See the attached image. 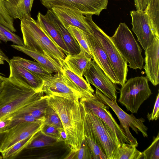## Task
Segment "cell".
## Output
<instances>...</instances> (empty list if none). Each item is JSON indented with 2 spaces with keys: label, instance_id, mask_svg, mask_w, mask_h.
Wrapping results in <instances>:
<instances>
[{
  "label": "cell",
  "instance_id": "1",
  "mask_svg": "<svg viewBox=\"0 0 159 159\" xmlns=\"http://www.w3.org/2000/svg\"><path fill=\"white\" fill-rule=\"evenodd\" d=\"M47 101L61 120L66 136L65 144L70 152H77L85 139L84 121L80 99L72 100L48 96Z\"/></svg>",
  "mask_w": 159,
  "mask_h": 159
},
{
  "label": "cell",
  "instance_id": "39",
  "mask_svg": "<svg viewBox=\"0 0 159 159\" xmlns=\"http://www.w3.org/2000/svg\"><path fill=\"white\" fill-rule=\"evenodd\" d=\"M159 116V93L157 96L156 101L152 112L150 114L148 113L147 117L149 120H157Z\"/></svg>",
  "mask_w": 159,
  "mask_h": 159
},
{
  "label": "cell",
  "instance_id": "30",
  "mask_svg": "<svg viewBox=\"0 0 159 159\" xmlns=\"http://www.w3.org/2000/svg\"><path fill=\"white\" fill-rule=\"evenodd\" d=\"M66 29L78 43L80 47V52L86 54L93 59L86 38V34L79 29L72 26H69Z\"/></svg>",
  "mask_w": 159,
  "mask_h": 159
},
{
  "label": "cell",
  "instance_id": "42",
  "mask_svg": "<svg viewBox=\"0 0 159 159\" xmlns=\"http://www.w3.org/2000/svg\"><path fill=\"white\" fill-rule=\"evenodd\" d=\"M7 132L0 133V153H1L2 147Z\"/></svg>",
  "mask_w": 159,
  "mask_h": 159
},
{
  "label": "cell",
  "instance_id": "24",
  "mask_svg": "<svg viewBox=\"0 0 159 159\" xmlns=\"http://www.w3.org/2000/svg\"><path fill=\"white\" fill-rule=\"evenodd\" d=\"M92 58L86 54L80 52L76 54L66 55L63 62L72 71L83 77Z\"/></svg>",
  "mask_w": 159,
  "mask_h": 159
},
{
  "label": "cell",
  "instance_id": "25",
  "mask_svg": "<svg viewBox=\"0 0 159 159\" xmlns=\"http://www.w3.org/2000/svg\"><path fill=\"white\" fill-rule=\"evenodd\" d=\"M83 119L85 139L91 151L93 159H107L102 147L91 127L84 117Z\"/></svg>",
  "mask_w": 159,
  "mask_h": 159
},
{
  "label": "cell",
  "instance_id": "19",
  "mask_svg": "<svg viewBox=\"0 0 159 159\" xmlns=\"http://www.w3.org/2000/svg\"><path fill=\"white\" fill-rule=\"evenodd\" d=\"M37 23L47 35L66 54H69L59 32L52 20L46 14L39 12L37 16Z\"/></svg>",
  "mask_w": 159,
  "mask_h": 159
},
{
  "label": "cell",
  "instance_id": "26",
  "mask_svg": "<svg viewBox=\"0 0 159 159\" xmlns=\"http://www.w3.org/2000/svg\"><path fill=\"white\" fill-rule=\"evenodd\" d=\"M18 64L41 78L43 81L52 76V73L37 62L18 56L11 59Z\"/></svg>",
  "mask_w": 159,
  "mask_h": 159
},
{
  "label": "cell",
  "instance_id": "41",
  "mask_svg": "<svg viewBox=\"0 0 159 159\" xmlns=\"http://www.w3.org/2000/svg\"><path fill=\"white\" fill-rule=\"evenodd\" d=\"M150 0H134L136 10L144 11L146 8Z\"/></svg>",
  "mask_w": 159,
  "mask_h": 159
},
{
  "label": "cell",
  "instance_id": "18",
  "mask_svg": "<svg viewBox=\"0 0 159 159\" xmlns=\"http://www.w3.org/2000/svg\"><path fill=\"white\" fill-rule=\"evenodd\" d=\"M8 64L10 75L23 80L36 90L41 91L44 82L41 78L20 65L11 59L10 60Z\"/></svg>",
  "mask_w": 159,
  "mask_h": 159
},
{
  "label": "cell",
  "instance_id": "20",
  "mask_svg": "<svg viewBox=\"0 0 159 159\" xmlns=\"http://www.w3.org/2000/svg\"><path fill=\"white\" fill-rule=\"evenodd\" d=\"M13 19L20 20L31 16L34 0H1Z\"/></svg>",
  "mask_w": 159,
  "mask_h": 159
},
{
  "label": "cell",
  "instance_id": "35",
  "mask_svg": "<svg viewBox=\"0 0 159 159\" xmlns=\"http://www.w3.org/2000/svg\"><path fill=\"white\" fill-rule=\"evenodd\" d=\"M13 19L11 17L0 0V24L9 29L12 32H16L14 25Z\"/></svg>",
  "mask_w": 159,
  "mask_h": 159
},
{
  "label": "cell",
  "instance_id": "31",
  "mask_svg": "<svg viewBox=\"0 0 159 159\" xmlns=\"http://www.w3.org/2000/svg\"><path fill=\"white\" fill-rule=\"evenodd\" d=\"M36 133L24 140L17 142L8 149L1 152L3 159H15L16 156L33 139Z\"/></svg>",
  "mask_w": 159,
  "mask_h": 159
},
{
  "label": "cell",
  "instance_id": "2",
  "mask_svg": "<svg viewBox=\"0 0 159 159\" xmlns=\"http://www.w3.org/2000/svg\"><path fill=\"white\" fill-rule=\"evenodd\" d=\"M44 93L22 80L9 75L5 77L0 92V120L13 114Z\"/></svg>",
  "mask_w": 159,
  "mask_h": 159
},
{
  "label": "cell",
  "instance_id": "4",
  "mask_svg": "<svg viewBox=\"0 0 159 159\" xmlns=\"http://www.w3.org/2000/svg\"><path fill=\"white\" fill-rule=\"evenodd\" d=\"M111 39L130 68L141 70L144 59L142 49L132 32L125 23H120Z\"/></svg>",
  "mask_w": 159,
  "mask_h": 159
},
{
  "label": "cell",
  "instance_id": "33",
  "mask_svg": "<svg viewBox=\"0 0 159 159\" xmlns=\"http://www.w3.org/2000/svg\"><path fill=\"white\" fill-rule=\"evenodd\" d=\"M44 116V125L53 127L57 129L60 132L64 130L58 115L49 105L45 110Z\"/></svg>",
  "mask_w": 159,
  "mask_h": 159
},
{
  "label": "cell",
  "instance_id": "16",
  "mask_svg": "<svg viewBox=\"0 0 159 159\" xmlns=\"http://www.w3.org/2000/svg\"><path fill=\"white\" fill-rule=\"evenodd\" d=\"M85 36L93 59L113 83L119 84L113 68L103 49L92 34H85Z\"/></svg>",
  "mask_w": 159,
  "mask_h": 159
},
{
  "label": "cell",
  "instance_id": "49",
  "mask_svg": "<svg viewBox=\"0 0 159 159\" xmlns=\"http://www.w3.org/2000/svg\"><path fill=\"white\" fill-rule=\"evenodd\" d=\"M0 159H3L2 157V155H0Z\"/></svg>",
  "mask_w": 159,
  "mask_h": 159
},
{
  "label": "cell",
  "instance_id": "28",
  "mask_svg": "<svg viewBox=\"0 0 159 159\" xmlns=\"http://www.w3.org/2000/svg\"><path fill=\"white\" fill-rule=\"evenodd\" d=\"M146 8L152 32L159 38V0H150Z\"/></svg>",
  "mask_w": 159,
  "mask_h": 159
},
{
  "label": "cell",
  "instance_id": "36",
  "mask_svg": "<svg viewBox=\"0 0 159 159\" xmlns=\"http://www.w3.org/2000/svg\"><path fill=\"white\" fill-rule=\"evenodd\" d=\"M0 31L7 41H11L16 45L24 46L22 39L9 29L0 24Z\"/></svg>",
  "mask_w": 159,
  "mask_h": 159
},
{
  "label": "cell",
  "instance_id": "34",
  "mask_svg": "<svg viewBox=\"0 0 159 159\" xmlns=\"http://www.w3.org/2000/svg\"><path fill=\"white\" fill-rule=\"evenodd\" d=\"M143 159H159V134L153 137L151 144L143 152Z\"/></svg>",
  "mask_w": 159,
  "mask_h": 159
},
{
  "label": "cell",
  "instance_id": "46",
  "mask_svg": "<svg viewBox=\"0 0 159 159\" xmlns=\"http://www.w3.org/2000/svg\"><path fill=\"white\" fill-rule=\"evenodd\" d=\"M5 77L2 76L0 73V82H2L3 81Z\"/></svg>",
  "mask_w": 159,
  "mask_h": 159
},
{
  "label": "cell",
  "instance_id": "8",
  "mask_svg": "<svg viewBox=\"0 0 159 159\" xmlns=\"http://www.w3.org/2000/svg\"><path fill=\"white\" fill-rule=\"evenodd\" d=\"M84 118L91 129L102 147L107 159H114L117 148L116 140L108 127L93 111L80 102Z\"/></svg>",
  "mask_w": 159,
  "mask_h": 159
},
{
  "label": "cell",
  "instance_id": "15",
  "mask_svg": "<svg viewBox=\"0 0 159 159\" xmlns=\"http://www.w3.org/2000/svg\"><path fill=\"white\" fill-rule=\"evenodd\" d=\"M52 12L63 26L77 28L88 34H91L92 30L88 24L85 16L73 10L60 6H54Z\"/></svg>",
  "mask_w": 159,
  "mask_h": 159
},
{
  "label": "cell",
  "instance_id": "12",
  "mask_svg": "<svg viewBox=\"0 0 159 159\" xmlns=\"http://www.w3.org/2000/svg\"><path fill=\"white\" fill-rule=\"evenodd\" d=\"M83 75L89 84H92L109 99L116 101V86L93 60L90 62Z\"/></svg>",
  "mask_w": 159,
  "mask_h": 159
},
{
  "label": "cell",
  "instance_id": "38",
  "mask_svg": "<svg viewBox=\"0 0 159 159\" xmlns=\"http://www.w3.org/2000/svg\"><path fill=\"white\" fill-rule=\"evenodd\" d=\"M75 159H93L91 151L86 143L85 139L83 142L80 149L77 152Z\"/></svg>",
  "mask_w": 159,
  "mask_h": 159
},
{
  "label": "cell",
  "instance_id": "23",
  "mask_svg": "<svg viewBox=\"0 0 159 159\" xmlns=\"http://www.w3.org/2000/svg\"><path fill=\"white\" fill-rule=\"evenodd\" d=\"M61 66L62 73L81 93L83 98H89L94 96V90L83 77L72 71L63 61Z\"/></svg>",
  "mask_w": 159,
  "mask_h": 159
},
{
  "label": "cell",
  "instance_id": "14",
  "mask_svg": "<svg viewBox=\"0 0 159 159\" xmlns=\"http://www.w3.org/2000/svg\"><path fill=\"white\" fill-rule=\"evenodd\" d=\"M132 18V30L137 38L143 48L146 50L152 44L155 37L151 30L146 8L144 11H130Z\"/></svg>",
  "mask_w": 159,
  "mask_h": 159
},
{
  "label": "cell",
  "instance_id": "17",
  "mask_svg": "<svg viewBox=\"0 0 159 159\" xmlns=\"http://www.w3.org/2000/svg\"><path fill=\"white\" fill-rule=\"evenodd\" d=\"M146 77L154 86L159 83V38L155 37L152 44L145 50Z\"/></svg>",
  "mask_w": 159,
  "mask_h": 159
},
{
  "label": "cell",
  "instance_id": "37",
  "mask_svg": "<svg viewBox=\"0 0 159 159\" xmlns=\"http://www.w3.org/2000/svg\"><path fill=\"white\" fill-rule=\"evenodd\" d=\"M40 132L42 134L55 139L57 143L63 141L60 132L53 127L44 125Z\"/></svg>",
  "mask_w": 159,
  "mask_h": 159
},
{
  "label": "cell",
  "instance_id": "43",
  "mask_svg": "<svg viewBox=\"0 0 159 159\" xmlns=\"http://www.w3.org/2000/svg\"><path fill=\"white\" fill-rule=\"evenodd\" d=\"M0 58L3 59L4 61H6L9 63L10 60L9 59L8 57L3 52L2 50L0 48Z\"/></svg>",
  "mask_w": 159,
  "mask_h": 159
},
{
  "label": "cell",
  "instance_id": "5",
  "mask_svg": "<svg viewBox=\"0 0 159 159\" xmlns=\"http://www.w3.org/2000/svg\"><path fill=\"white\" fill-rule=\"evenodd\" d=\"M85 16L88 24L92 30V34L105 52L119 84L122 86L127 80L128 71L127 62L122 56L112 41L111 37L106 34L93 21L92 16L88 15Z\"/></svg>",
  "mask_w": 159,
  "mask_h": 159
},
{
  "label": "cell",
  "instance_id": "6",
  "mask_svg": "<svg viewBox=\"0 0 159 159\" xmlns=\"http://www.w3.org/2000/svg\"><path fill=\"white\" fill-rule=\"evenodd\" d=\"M147 78L141 76L126 81L120 90L118 102L132 113H137L144 101L152 94Z\"/></svg>",
  "mask_w": 159,
  "mask_h": 159
},
{
  "label": "cell",
  "instance_id": "50",
  "mask_svg": "<svg viewBox=\"0 0 159 159\" xmlns=\"http://www.w3.org/2000/svg\"><path fill=\"white\" fill-rule=\"evenodd\" d=\"M1 43V40L0 39V43Z\"/></svg>",
  "mask_w": 159,
  "mask_h": 159
},
{
  "label": "cell",
  "instance_id": "48",
  "mask_svg": "<svg viewBox=\"0 0 159 159\" xmlns=\"http://www.w3.org/2000/svg\"><path fill=\"white\" fill-rule=\"evenodd\" d=\"M2 82H0V92L2 89Z\"/></svg>",
  "mask_w": 159,
  "mask_h": 159
},
{
  "label": "cell",
  "instance_id": "10",
  "mask_svg": "<svg viewBox=\"0 0 159 159\" xmlns=\"http://www.w3.org/2000/svg\"><path fill=\"white\" fill-rule=\"evenodd\" d=\"M48 9L54 6L67 8L84 16H99L101 11L107 9L108 0H40Z\"/></svg>",
  "mask_w": 159,
  "mask_h": 159
},
{
  "label": "cell",
  "instance_id": "27",
  "mask_svg": "<svg viewBox=\"0 0 159 159\" xmlns=\"http://www.w3.org/2000/svg\"><path fill=\"white\" fill-rule=\"evenodd\" d=\"M48 96L44 94L21 109L22 111L37 119L44 117L45 110L48 106Z\"/></svg>",
  "mask_w": 159,
  "mask_h": 159
},
{
  "label": "cell",
  "instance_id": "21",
  "mask_svg": "<svg viewBox=\"0 0 159 159\" xmlns=\"http://www.w3.org/2000/svg\"><path fill=\"white\" fill-rule=\"evenodd\" d=\"M11 46L31 57L51 73H62V66L55 59L40 52L29 49L24 46L13 44L11 45Z\"/></svg>",
  "mask_w": 159,
  "mask_h": 159
},
{
  "label": "cell",
  "instance_id": "40",
  "mask_svg": "<svg viewBox=\"0 0 159 159\" xmlns=\"http://www.w3.org/2000/svg\"><path fill=\"white\" fill-rule=\"evenodd\" d=\"M11 120L9 117L0 120V133L7 132L10 128Z\"/></svg>",
  "mask_w": 159,
  "mask_h": 159
},
{
  "label": "cell",
  "instance_id": "47",
  "mask_svg": "<svg viewBox=\"0 0 159 159\" xmlns=\"http://www.w3.org/2000/svg\"><path fill=\"white\" fill-rule=\"evenodd\" d=\"M4 61L3 59L0 58V64H4Z\"/></svg>",
  "mask_w": 159,
  "mask_h": 159
},
{
  "label": "cell",
  "instance_id": "44",
  "mask_svg": "<svg viewBox=\"0 0 159 159\" xmlns=\"http://www.w3.org/2000/svg\"><path fill=\"white\" fill-rule=\"evenodd\" d=\"M77 152H70V153L65 158L75 159Z\"/></svg>",
  "mask_w": 159,
  "mask_h": 159
},
{
  "label": "cell",
  "instance_id": "11",
  "mask_svg": "<svg viewBox=\"0 0 159 159\" xmlns=\"http://www.w3.org/2000/svg\"><path fill=\"white\" fill-rule=\"evenodd\" d=\"M43 81L41 91L46 95L60 97L72 100L83 98L81 93L62 73H56Z\"/></svg>",
  "mask_w": 159,
  "mask_h": 159
},
{
  "label": "cell",
  "instance_id": "45",
  "mask_svg": "<svg viewBox=\"0 0 159 159\" xmlns=\"http://www.w3.org/2000/svg\"><path fill=\"white\" fill-rule=\"evenodd\" d=\"M0 39L5 43H7L8 41L5 37L0 31Z\"/></svg>",
  "mask_w": 159,
  "mask_h": 159
},
{
  "label": "cell",
  "instance_id": "32",
  "mask_svg": "<svg viewBox=\"0 0 159 159\" xmlns=\"http://www.w3.org/2000/svg\"><path fill=\"white\" fill-rule=\"evenodd\" d=\"M56 140L42 134L40 131L37 133L33 139L25 148H37L54 146L57 143Z\"/></svg>",
  "mask_w": 159,
  "mask_h": 159
},
{
  "label": "cell",
  "instance_id": "13",
  "mask_svg": "<svg viewBox=\"0 0 159 159\" xmlns=\"http://www.w3.org/2000/svg\"><path fill=\"white\" fill-rule=\"evenodd\" d=\"M45 119L31 122L18 123L7 132L2 144L1 152L21 141L24 140L41 130Z\"/></svg>",
  "mask_w": 159,
  "mask_h": 159
},
{
  "label": "cell",
  "instance_id": "9",
  "mask_svg": "<svg viewBox=\"0 0 159 159\" xmlns=\"http://www.w3.org/2000/svg\"><path fill=\"white\" fill-rule=\"evenodd\" d=\"M87 108L91 110L108 127L117 142V148L123 143L130 144L124 131L117 124L109 110V107L95 95L89 98H82L80 99Z\"/></svg>",
  "mask_w": 159,
  "mask_h": 159
},
{
  "label": "cell",
  "instance_id": "3",
  "mask_svg": "<svg viewBox=\"0 0 159 159\" xmlns=\"http://www.w3.org/2000/svg\"><path fill=\"white\" fill-rule=\"evenodd\" d=\"M24 46L53 58L61 65L65 54L45 34L36 20L31 16L20 20Z\"/></svg>",
  "mask_w": 159,
  "mask_h": 159
},
{
  "label": "cell",
  "instance_id": "7",
  "mask_svg": "<svg viewBox=\"0 0 159 159\" xmlns=\"http://www.w3.org/2000/svg\"><path fill=\"white\" fill-rule=\"evenodd\" d=\"M95 95L114 111L118 118L130 144L136 147L138 145L136 139L133 136L130 132V127L137 134L139 131L143 137H148V128L144 124L145 120L143 118H137L133 113L129 114L125 112L118 106L116 100L113 101L109 99L97 89H96Z\"/></svg>",
  "mask_w": 159,
  "mask_h": 159
},
{
  "label": "cell",
  "instance_id": "29",
  "mask_svg": "<svg viewBox=\"0 0 159 159\" xmlns=\"http://www.w3.org/2000/svg\"><path fill=\"white\" fill-rule=\"evenodd\" d=\"M142 152L131 144L123 143L117 148L114 159H142Z\"/></svg>",
  "mask_w": 159,
  "mask_h": 159
},
{
  "label": "cell",
  "instance_id": "22",
  "mask_svg": "<svg viewBox=\"0 0 159 159\" xmlns=\"http://www.w3.org/2000/svg\"><path fill=\"white\" fill-rule=\"evenodd\" d=\"M46 15L52 20L60 33L69 54H79L80 48L78 43L58 19L52 10L48 9Z\"/></svg>",
  "mask_w": 159,
  "mask_h": 159
}]
</instances>
